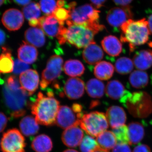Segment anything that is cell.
<instances>
[{"instance_id": "obj_9", "label": "cell", "mask_w": 152, "mask_h": 152, "mask_svg": "<svg viewBox=\"0 0 152 152\" xmlns=\"http://www.w3.org/2000/svg\"><path fill=\"white\" fill-rule=\"evenodd\" d=\"M62 58L58 56H52L47 62L46 67L42 73L40 86L45 89L60 77L63 69Z\"/></svg>"}, {"instance_id": "obj_29", "label": "cell", "mask_w": 152, "mask_h": 152, "mask_svg": "<svg viewBox=\"0 0 152 152\" xmlns=\"http://www.w3.org/2000/svg\"><path fill=\"white\" fill-rule=\"evenodd\" d=\"M130 145H136L140 142L145 136L142 125L138 122H132L128 126Z\"/></svg>"}, {"instance_id": "obj_4", "label": "cell", "mask_w": 152, "mask_h": 152, "mask_svg": "<svg viewBox=\"0 0 152 152\" xmlns=\"http://www.w3.org/2000/svg\"><path fill=\"white\" fill-rule=\"evenodd\" d=\"M120 101L130 113L136 118H146L152 111V99L145 92L131 93L126 91Z\"/></svg>"}, {"instance_id": "obj_34", "label": "cell", "mask_w": 152, "mask_h": 152, "mask_svg": "<svg viewBox=\"0 0 152 152\" xmlns=\"http://www.w3.org/2000/svg\"><path fill=\"white\" fill-rule=\"evenodd\" d=\"M24 16L28 20L31 19H39L41 15L39 4L35 2H31L22 9Z\"/></svg>"}, {"instance_id": "obj_33", "label": "cell", "mask_w": 152, "mask_h": 152, "mask_svg": "<svg viewBox=\"0 0 152 152\" xmlns=\"http://www.w3.org/2000/svg\"><path fill=\"white\" fill-rule=\"evenodd\" d=\"M134 63L131 59L127 57H121L118 59L115 64V69L120 75H127L134 69Z\"/></svg>"}, {"instance_id": "obj_48", "label": "cell", "mask_w": 152, "mask_h": 152, "mask_svg": "<svg viewBox=\"0 0 152 152\" xmlns=\"http://www.w3.org/2000/svg\"><path fill=\"white\" fill-rule=\"evenodd\" d=\"M148 26L150 33L152 34V15H151L148 19Z\"/></svg>"}, {"instance_id": "obj_52", "label": "cell", "mask_w": 152, "mask_h": 152, "mask_svg": "<svg viewBox=\"0 0 152 152\" xmlns=\"http://www.w3.org/2000/svg\"><path fill=\"white\" fill-rule=\"evenodd\" d=\"M7 0H0V7L7 2Z\"/></svg>"}, {"instance_id": "obj_15", "label": "cell", "mask_w": 152, "mask_h": 152, "mask_svg": "<svg viewBox=\"0 0 152 152\" xmlns=\"http://www.w3.org/2000/svg\"><path fill=\"white\" fill-rule=\"evenodd\" d=\"M83 81L78 78H70L67 80L64 87L65 94L69 99H77L81 97L85 92Z\"/></svg>"}, {"instance_id": "obj_7", "label": "cell", "mask_w": 152, "mask_h": 152, "mask_svg": "<svg viewBox=\"0 0 152 152\" xmlns=\"http://www.w3.org/2000/svg\"><path fill=\"white\" fill-rule=\"evenodd\" d=\"M109 125L105 114L97 111L84 114L80 123L82 129L94 137H98L107 131Z\"/></svg>"}, {"instance_id": "obj_11", "label": "cell", "mask_w": 152, "mask_h": 152, "mask_svg": "<svg viewBox=\"0 0 152 152\" xmlns=\"http://www.w3.org/2000/svg\"><path fill=\"white\" fill-rule=\"evenodd\" d=\"M132 17L130 7L128 6L111 9L107 14L106 19L109 24L116 28H121L123 24Z\"/></svg>"}, {"instance_id": "obj_38", "label": "cell", "mask_w": 152, "mask_h": 152, "mask_svg": "<svg viewBox=\"0 0 152 152\" xmlns=\"http://www.w3.org/2000/svg\"><path fill=\"white\" fill-rule=\"evenodd\" d=\"M70 11L67 9L63 7H58L52 15H53L60 23L64 25L65 22L69 19Z\"/></svg>"}, {"instance_id": "obj_13", "label": "cell", "mask_w": 152, "mask_h": 152, "mask_svg": "<svg viewBox=\"0 0 152 152\" xmlns=\"http://www.w3.org/2000/svg\"><path fill=\"white\" fill-rule=\"evenodd\" d=\"M23 14L16 9L7 10L3 14L1 21L3 25L10 31H18L24 22Z\"/></svg>"}, {"instance_id": "obj_6", "label": "cell", "mask_w": 152, "mask_h": 152, "mask_svg": "<svg viewBox=\"0 0 152 152\" xmlns=\"http://www.w3.org/2000/svg\"><path fill=\"white\" fill-rule=\"evenodd\" d=\"M3 95L5 103L12 118L23 116L26 112V109L30 107L31 103L28 101V99L29 95L22 88L18 90H12L5 85Z\"/></svg>"}, {"instance_id": "obj_30", "label": "cell", "mask_w": 152, "mask_h": 152, "mask_svg": "<svg viewBox=\"0 0 152 152\" xmlns=\"http://www.w3.org/2000/svg\"><path fill=\"white\" fill-rule=\"evenodd\" d=\"M99 147L103 149H113L117 145L116 139L113 132L106 131L97 137L96 140Z\"/></svg>"}, {"instance_id": "obj_20", "label": "cell", "mask_w": 152, "mask_h": 152, "mask_svg": "<svg viewBox=\"0 0 152 152\" xmlns=\"http://www.w3.org/2000/svg\"><path fill=\"white\" fill-rule=\"evenodd\" d=\"M101 44L104 51L111 56H118L122 52V44L115 36L110 35L105 37L102 40Z\"/></svg>"}, {"instance_id": "obj_27", "label": "cell", "mask_w": 152, "mask_h": 152, "mask_svg": "<svg viewBox=\"0 0 152 152\" xmlns=\"http://www.w3.org/2000/svg\"><path fill=\"white\" fill-rule=\"evenodd\" d=\"M86 91L91 97L100 99L104 96L105 86L104 83L96 79H91L87 82Z\"/></svg>"}, {"instance_id": "obj_50", "label": "cell", "mask_w": 152, "mask_h": 152, "mask_svg": "<svg viewBox=\"0 0 152 152\" xmlns=\"http://www.w3.org/2000/svg\"><path fill=\"white\" fill-rule=\"evenodd\" d=\"M93 152H109L108 151H107V150L103 149L101 148L100 147H99L98 148L95 150Z\"/></svg>"}, {"instance_id": "obj_5", "label": "cell", "mask_w": 152, "mask_h": 152, "mask_svg": "<svg viewBox=\"0 0 152 152\" xmlns=\"http://www.w3.org/2000/svg\"><path fill=\"white\" fill-rule=\"evenodd\" d=\"M67 26L58 38L61 45L67 42L78 49L85 48L94 42V36L97 34L89 28L80 25L69 24Z\"/></svg>"}, {"instance_id": "obj_14", "label": "cell", "mask_w": 152, "mask_h": 152, "mask_svg": "<svg viewBox=\"0 0 152 152\" xmlns=\"http://www.w3.org/2000/svg\"><path fill=\"white\" fill-rule=\"evenodd\" d=\"M19 81L22 88L28 93L29 96H31L38 89L39 77L37 71L29 69L20 74Z\"/></svg>"}, {"instance_id": "obj_51", "label": "cell", "mask_w": 152, "mask_h": 152, "mask_svg": "<svg viewBox=\"0 0 152 152\" xmlns=\"http://www.w3.org/2000/svg\"><path fill=\"white\" fill-rule=\"evenodd\" d=\"M63 152H78L77 151L73 149H68L65 150Z\"/></svg>"}, {"instance_id": "obj_19", "label": "cell", "mask_w": 152, "mask_h": 152, "mask_svg": "<svg viewBox=\"0 0 152 152\" xmlns=\"http://www.w3.org/2000/svg\"><path fill=\"white\" fill-rule=\"evenodd\" d=\"M19 59L28 64H31L37 59L38 52L36 47L23 42L18 50Z\"/></svg>"}, {"instance_id": "obj_45", "label": "cell", "mask_w": 152, "mask_h": 152, "mask_svg": "<svg viewBox=\"0 0 152 152\" xmlns=\"http://www.w3.org/2000/svg\"><path fill=\"white\" fill-rule=\"evenodd\" d=\"M93 6L96 8H100L103 6L107 0H90Z\"/></svg>"}, {"instance_id": "obj_32", "label": "cell", "mask_w": 152, "mask_h": 152, "mask_svg": "<svg viewBox=\"0 0 152 152\" xmlns=\"http://www.w3.org/2000/svg\"><path fill=\"white\" fill-rule=\"evenodd\" d=\"M149 78L145 72L140 70L134 71L129 77V82L133 88L141 89L148 84Z\"/></svg>"}, {"instance_id": "obj_22", "label": "cell", "mask_w": 152, "mask_h": 152, "mask_svg": "<svg viewBox=\"0 0 152 152\" xmlns=\"http://www.w3.org/2000/svg\"><path fill=\"white\" fill-rule=\"evenodd\" d=\"M134 65L138 69L145 70L152 66V54L151 50H142L137 52L133 57Z\"/></svg>"}, {"instance_id": "obj_47", "label": "cell", "mask_w": 152, "mask_h": 152, "mask_svg": "<svg viewBox=\"0 0 152 152\" xmlns=\"http://www.w3.org/2000/svg\"><path fill=\"white\" fill-rule=\"evenodd\" d=\"M6 40V35L4 32L0 28V46L4 43Z\"/></svg>"}, {"instance_id": "obj_17", "label": "cell", "mask_w": 152, "mask_h": 152, "mask_svg": "<svg viewBox=\"0 0 152 152\" xmlns=\"http://www.w3.org/2000/svg\"><path fill=\"white\" fill-rule=\"evenodd\" d=\"M106 115L109 124L113 129L124 125L126 121L124 110L120 106H111L107 110Z\"/></svg>"}, {"instance_id": "obj_41", "label": "cell", "mask_w": 152, "mask_h": 152, "mask_svg": "<svg viewBox=\"0 0 152 152\" xmlns=\"http://www.w3.org/2000/svg\"><path fill=\"white\" fill-rule=\"evenodd\" d=\"M112 152H132V151L128 144L117 143Z\"/></svg>"}, {"instance_id": "obj_2", "label": "cell", "mask_w": 152, "mask_h": 152, "mask_svg": "<svg viewBox=\"0 0 152 152\" xmlns=\"http://www.w3.org/2000/svg\"><path fill=\"white\" fill-rule=\"evenodd\" d=\"M120 28L122 32L121 40L129 44L131 52L134 51L136 47L143 45L148 41L151 33L148 21L145 18L138 20L129 19Z\"/></svg>"}, {"instance_id": "obj_18", "label": "cell", "mask_w": 152, "mask_h": 152, "mask_svg": "<svg viewBox=\"0 0 152 152\" xmlns=\"http://www.w3.org/2000/svg\"><path fill=\"white\" fill-rule=\"evenodd\" d=\"M104 55L102 50L94 41L85 48L83 53V58L86 63L91 65L100 62Z\"/></svg>"}, {"instance_id": "obj_49", "label": "cell", "mask_w": 152, "mask_h": 152, "mask_svg": "<svg viewBox=\"0 0 152 152\" xmlns=\"http://www.w3.org/2000/svg\"><path fill=\"white\" fill-rule=\"evenodd\" d=\"M58 7H63L66 4V2L64 0H58L57 1Z\"/></svg>"}, {"instance_id": "obj_12", "label": "cell", "mask_w": 152, "mask_h": 152, "mask_svg": "<svg viewBox=\"0 0 152 152\" xmlns=\"http://www.w3.org/2000/svg\"><path fill=\"white\" fill-rule=\"evenodd\" d=\"M38 27L43 30L45 34L50 37H58L65 28L53 15L41 17L39 19Z\"/></svg>"}, {"instance_id": "obj_21", "label": "cell", "mask_w": 152, "mask_h": 152, "mask_svg": "<svg viewBox=\"0 0 152 152\" xmlns=\"http://www.w3.org/2000/svg\"><path fill=\"white\" fill-rule=\"evenodd\" d=\"M26 42L36 48H42L46 43L45 34L43 30L39 27H31L25 32Z\"/></svg>"}, {"instance_id": "obj_24", "label": "cell", "mask_w": 152, "mask_h": 152, "mask_svg": "<svg viewBox=\"0 0 152 152\" xmlns=\"http://www.w3.org/2000/svg\"><path fill=\"white\" fill-rule=\"evenodd\" d=\"M114 72V67L109 62L103 61L98 63L95 66L94 74L95 77L102 80L110 79Z\"/></svg>"}, {"instance_id": "obj_43", "label": "cell", "mask_w": 152, "mask_h": 152, "mask_svg": "<svg viewBox=\"0 0 152 152\" xmlns=\"http://www.w3.org/2000/svg\"><path fill=\"white\" fill-rule=\"evenodd\" d=\"M132 152H151V151L147 145L140 144L134 148Z\"/></svg>"}, {"instance_id": "obj_44", "label": "cell", "mask_w": 152, "mask_h": 152, "mask_svg": "<svg viewBox=\"0 0 152 152\" xmlns=\"http://www.w3.org/2000/svg\"><path fill=\"white\" fill-rule=\"evenodd\" d=\"M116 5L122 7H128L133 0H113Z\"/></svg>"}, {"instance_id": "obj_36", "label": "cell", "mask_w": 152, "mask_h": 152, "mask_svg": "<svg viewBox=\"0 0 152 152\" xmlns=\"http://www.w3.org/2000/svg\"><path fill=\"white\" fill-rule=\"evenodd\" d=\"M99 147L96 140L90 135L85 136L80 145L81 152H93Z\"/></svg>"}, {"instance_id": "obj_3", "label": "cell", "mask_w": 152, "mask_h": 152, "mask_svg": "<svg viewBox=\"0 0 152 152\" xmlns=\"http://www.w3.org/2000/svg\"><path fill=\"white\" fill-rule=\"evenodd\" d=\"M70 18L66 22L67 25H80L89 28L98 34L104 29V26L99 22L100 11L94 6L86 4L74 7L69 10Z\"/></svg>"}, {"instance_id": "obj_16", "label": "cell", "mask_w": 152, "mask_h": 152, "mask_svg": "<svg viewBox=\"0 0 152 152\" xmlns=\"http://www.w3.org/2000/svg\"><path fill=\"white\" fill-rule=\"evenodd\" d=\"M79 126H74L66 129L61 136L63 142L69 148H75L81 142L84 137L83 130Z\"/></svg>"}, {"instance_id": "obj_39", "label": "cell", "mask_w": 152, "mask_h": 152, "mask_svg": "<svg viewBox=\"0 0 152 152\" xmlns=\"http://www.w3.org/2000/svg\"><path fill=\"white\" fill-rule=\"evenodd\" d=\"M30 66L19 59L15 60L14 61L13 73L14 75H18L25 71L29 69Z\"/></svg>"}, {"instance_id": "obj_26", "label": "cell", "mask_w": 152, "mask_h": 152, "mask_svg": "<svg viewBox=\"0 0 152 152\" xmlns=\"http://www.w3.org/2000/svg\"><path fill=\"white\" fill-rule=\"evenodd\" d=\"M31 147L36 152H50L53 149V142L48 136L41 134L34 139Z\"/></svg>"}, {"instance_id": "obj_1", "label": "cell", "mask_w": 152, "mask_h": 152, "mask_svg": "<svg viewBox=\"0 0 152 152\" xmlns=\"http://www.w3.org/2000/svg\"><path fill=\"white\" fill-rule=\"evenodd\" d=\"M60 107L59 102L51 91L48 92L47 95L41 92L38 93L37 97L30 105L32 113L38 124L46 126L56 124Z\"/></svg>"}, {"instance_id": "obj_8", "label": "cell", "mask_w": 152, "mask_h": 152, "mask_svg": "<svg viewBox=\"0 0 152 152\" xmlns=\"http://www.w3.org/2000/svg\"><path fill=\"white\" fill-rule=\"evenodd\" d=\"M24 137L16 129L9 130L3 134L1 141L3 152H26Z\"/></svg>"}, {"instance_id": "obj_40", "label": "cell", "mask_w": 152, "mask_h": 152, "mask_svg": "<svg viewBox=\"0 0 152 152\" xmlns=\"http://www.w3.org/2000/svg\"><path fill=\"white\" fill-rule=\"evenodd\" d=\"M6 85L9 88L12 90H18L21 88L20 81L15 76H10L7 79Z\"/></svg>"}, {"instance_id": "obj_10", "label": "cell", "mask_w": 152, "mask_h": 152, "mask_svg": "<svg viewBox=\"0 0 152 152\" xmlns=\"http://www.w3.org/2000/svg\"><path fill=\"white\" fill-rule=\"evenodd\" d=\"M84 114L77 113L72 108L67 106H60L56 124L63 129L80 126V121Z\"/></svg>"}, {"instance_id": "obj_53", "label": "cell", "mask_w": 152, "mask_h": 152, "mask_svg": "<svg viewBox=\"0 0 152 152\" xmlns=\"http://www.w3.org/2000/svg\"><path fill=\"white\" fill-rule=\"evenodd\" d=\"M151 53L152 54V50H151Z\"/></svg>"}, {"instance_id": "obj_37", "label": "cell", "mask_w": 152, "mask_h": 152, "mask_svg": "<svg viewBox=\"0 0 152 152\" xmlns=\"http://www.w3.org/2000/svg\"><path fill=\"white\" fill-rule=\"evenodd\" d=\"M39 4L41 10L48 15H52L58 8L56 0H40Z\"/></svg>"}, {"instance_id": "obj_25", "label": "cell", "mask_w": 152, "mask_h": 152, "mask_svg": "<svg viewBox=\"0 0 152 152\" xmlns=\"http://www.w3.org/2000/svg\"><path fill=\"white\" fill-rule=\"evenodd\" d=\"M106 94L109 98L114 100L121 99L126 90L124 85L117 80L109 82L106 88Z\"/></svg>"}, {"instance_id": "obj_28", "label": "cell", "mask_w": 152, "mask_h": 152, "mask_svg": "<svg viewBox=\"0 0 152 152\" xmlns=\"http://www.w3.org/2000/svg\"><path fill=\"white\" fill-rule=\"evenodd\" d=\"M64 70L66 75L70 77H80L84 73L85 67L79 60L70 59L65 63Z\"/></svg>"}, {"instance_id": "obj_23", "label": "cell", "mask_w": 152, "mask_h": 152, "mask_svg": "<svg viewBox=\"0 0 152 152\" xmlns=\"http://www.w3.org/2000/svg\"><path fill=\"white\" fill-rule=\"evenodd\" d=\"M19 126L22 134L26 137L35 135L37 134L39 129L35 118L32 116L24 117L20 121Z\"/></svg>"}, {"instance_id": "obj_31", "label": "cell", "mask_w": 152, "mask_h": 152, "mask_svg": "<svg viewBox=\"0 0 152 152\" xmlns=\"http://www.w3.org/2000/svg\"><path fill=\"white\" fill-rule=\"evenodd\" d=\"M14 62L10 49L3 47L0 55V74L10 73L13 71Z\"/></svg>"}, {"instance_id": "obj_42", "label": "cell", "mask_w": 152, "mask_h": 152, "mask_svg": "<svg viewBox=\"0 0 152 152\" xmlns=\"http://www.w3.org/2000/svg\"><path fill=\"white\" fill-rule=\"evenodd\" d=\"M8 122V118L4 114L0 112V133L5 129Z\"/></svg>"}, {"instance_id": "obj_46", "label": "cell", "mask_w": 152, "mask_h": 152, "mask_svg": "<svg viewBox=\"0 0 152 152\" xmlns=\"http://www.w3.org/2000/svg\"><path fill=\"white\" fill-rule=\"evenodd\" d=\"M16 4L19 6H26L29 4L31 0H11Z\"/></svg>"}, {"instance_id": "obj_35", "label": "cell", "mask_w": 152, "mask_h": 152, "mask_svg": "<svg viewBox=\"0 0 152 152\" xmlns=\"http://www.w3.org/2000/svg\"><path fill=\"white\" fill-rule=\"evenodd\" d=\"M113 129L112 132L116 139L117 143L127 144L130 145L128 126L123 125Z\"/></svg>"}]
</instances>
